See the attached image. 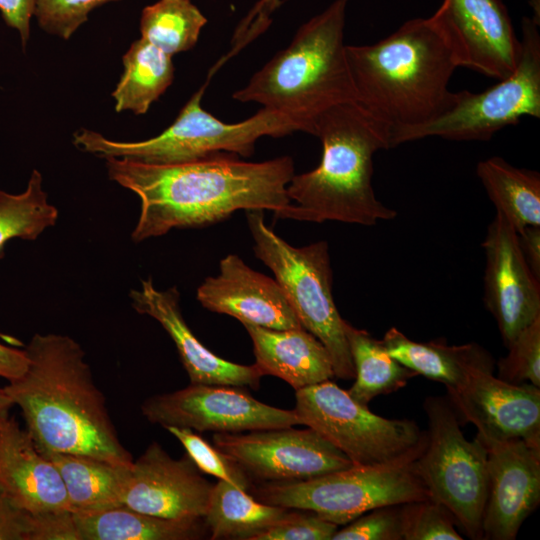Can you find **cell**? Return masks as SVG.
<instances>
[{"instance_id": "6da1fadb", "label": "cell", "mask_w": 540, "mask_h": 540, "mask_svg": "<svg viewBox=\"0 0 540 540\" xmlns=\"http://www.w3.org/2000/svg\"><path fill=\"white\" fill-rule=\"evenodd\" d=\"M218 153L175 164H149L106 158L108 176L140 199L131 233L134 242L172 229L200 228L221 222L237 210H269L290 204L287 185L295 174L290 156L249 162Z\"/></svg>"}, {"instance_id": "7a4b0ae2", "label": "cell", "mask_w": 540, "mask_h": 540, "mask_svg": "<svg viewBox=\"0 0 540 540\" xmlns=\"http://www.w3.org/2000/svg\"><path fill=\"white\" fill-rule=\"evenodd\" d=\"M25 373L4 386L40 452L81 454L130 466L85 352L73 338L39 334L25 349Z\"/></svg>"}, {"instance_id": "3957f363", "label": "cell", "mask_w": 540, "mask_h": 540, "mask_svg": "<svg viewBox=\"0 0 540 540\" xmlns=\"http://www.w3.org/2000/svg\"><path fill=\"white\" fill-rule=\"evenodd\" d=\"M313 135L322 144L321 161L315 169L293 175L287 185L290 204L275 218L371 226L396 217L372 186L374 154L392 148L385 122L348 102L320 114Z\"/></svg>"}, {"instance_id": "277c9868", "label": "cell", "mask_w": 540, "mask_h": 540, "mask_svg": "<svg viewBox=\"0 0 540 540\" xmlns=\"http://www.w3.org/2000/svg\"><path fill=\"white\" fill-rule=\"evenodd\" d=\"M357 103L391 132L423 124L450 103L457 68L430 17L405 21L368 45H347Z\"/></svg>"}, {"instance_id": "5b68a950", "label": "cell", "mask_w": 540, "mask_h": 540, "mask_svg": "<svg viewBox=\"0 0 540 540\" xmlns=\"http://www.w3.org/2000/svg\"><path fill=\"white\" fill-rule=\"evenodd\" d=\"M349 1L334 0L303 23L289 45L235 91L233 99L289 115L312 135L320 114L357 102L344 42Z\"/></svg>"}, {"instance_id": "8992f818", "label": "cell", "mask_w": 540, "mask_h": 540, "mask_svg": "<svg viewBox=\"0 0 540 540\" xmlns=\"http://www.w3.org/2000/svg\"><path fill=\"white\" fill-rule=\"evenodd\" d=\"M181 109L175 121L159 135L142 141L122 142L107 139L98 132L81 129L73 143L80 150L101 158H122L149 164H175L198 160L218 153L249 157L256 142L264 137H282L305 132L301 122L284 113L261 108L238 123H226L201 106L209 82Z\"/></svg>"}, {"instance_id": "52a82bcc", "label": "cell", "mask_w": 540, "mask_h": 540, "mask_svg": "<svg viewBox=\"0 0 540 540\" xmlns=\"http://www.w3.org/2000/svg\"><path fill=\"white\" fill-rule=\"evenodd\" d=\"M246 220L255 256L272 270L303 328L327 349L334 377L354 378L347 321L339 314L332 294L328 243L290 245L266 225L264 210H247Z\"/></svg>"}, {"instance_id": "ba28073f", "label": "cell", "mask_w": 540, "mask_h": 540, "mask_svg": "<svg viewBox=\"0 0 540 540\" xmlns=\"http://www.w3.org/2000/svg\"><path fill=\"white\" fill-rule=\"evenodd\" d=\"M521 55L516 69L479 93L452 92L449 105L418 126L391 132L392 148L427 137L454 141H489L523 117H540L539 22L523 17Z\"/></svg>"}, {"instance_id": "9c48e42d", "label": "cell", "mask_w": 540, "mask_h": 540, "mask_svg": "<svg viewBox=\"0 0 540 540\" xmlns=\"http://www.w3.org/2000/svg\"><path fill=\"white\" fill-rule=\"evenodd\" d=\"M300 424L315 430L355 466H386L417 459L426 431L412 420L387 419L356 402L330 380L296 390Z\"/></svg>"}, {"instance_id": "30bf717a", "label": "cell", "mask_w": 540, "mask_h": 540, "mask_svg": "<svg viewBox=\"0 0 540 540\" xmlns=\"http://www.w3.org/2000/svg\"><path fill=\"white\" fill-rule=\"evenodd\" d=\"M415 460L386 466L352 465L310 479L251 486L248 491L259 502L311 511L340 526L378 507L429 498Z\"/></svg>"}, {"instance_id": "8fae6325", "label": "cell", "mask_w": 540, "mask_h": 540, "mask_svg": "<svg viewBox=\"0 0 540 540\" xmlns=\"http://www.w3.org/2000/svg\"><path fill=\"white\" fill-rule=\"evenodd\" d=\"M427 441L415 460L429 498L445 506L466 536L482 539L488 491L487 449L476 437L469 441L447 397H427Z\"/></svg>"}, {"instance_id": "7c38bea8", "label": "cell", "mask_w": 540, "mask_h": 540, "mask_svg": "<svg viewBox=\"0 0 540 540\" xmlns=\"http://www.w3.org/2000/svg\"><path fill=\"white\" fill-rule=\"evenodd\" d=\"M144 417L162 427L198 432L240 433L299 425L296 412L264 404L238 386L190 383L187 387L146 399Z\"/></svg>"}, {"instance_id": "4fadbf2b", "label": "cell", "mask_w": 540, "mask_h": 540, "mask_svg": "<svg viewBox=\"0 0 540 540\" xmlns=\"http://www.w3.org/2000/svg\"><path fill=\"white\" fill-rule=\"evenodd\" d=\"M214 446L251 479L291 482L343 470L348 457L311 428L252 430L248 434L214 433Z\"/></svg>"}, {"instance_id": "5bb4252c", "label": "cell", "mask_w": 540, "mask_h": 540, "mask_svg": "<svg viewBox=\"0 0 540 540\" xmlns=\"http://www.w3.org/2000/svg\"><path fill=\"white\" fill-rule=\"evenodd\" d=\"M430 19L457 68L496 80L516 69L521 41L503 0H443Z\"/></svg>"}, {"instance_id": "9a60e30c", "label": "cell", "mask_w": 540, "mask_h": 540, "mask_svg": "<svg viewBox=\"0 0 540 540\" xmlns=\"http://www.w3.org/2000/svg\"><path fill=\"white\" fill-rule=\"evenodd\" d=\"M494 365L474 370L447 398L461 425L471 422L484 444L520 439L540 449V389L494 376Z\"/></svg>"}, {"instance_id": "2e32d148", "label": "cell", "mask_w": 540, "mask_h": 540, "mask_svg": "<svg viewBox=\"0 0 540 540\" xmlns=\"http://www.w3.org/2000/svg\"><path fill=\"white\" fill-rule=\"evenodd\" d=\"M485 252L484 303L507 348L518 333L540 317V284L519 245L518 234L496 212L482 242Z\"/></svg>"}, {"instance_id": "e0dca14e", "label": "cell", "mask_w": 540, "mask_h": 540, "mask_svg": "<svg viewBox=\"0 0 540 540\" xmlns=\"http://www.w3.org/2000/svg\"><path fill=\"white\" fill-rule=\"evenodd\" d=\"M212 489L187 454L173 459L160 444L152 442L133 460L122 503L163 518H204Z\"/></svg>"}, {"instance_id": "ac0fdd59", "label": "cell", "mask_w": 540, "mask_h": 540, "mask_svg": "<svg viewBox=\"0 0 540 540\" xmlns=\"http://www.w3.org/2000/svg\"><path fill=\"white\" fill-rule=\"evenodd\" d=\"M485 447L488 491L482 539L514 540L540 503V449L520 439Z\"/></svg>"}, {"instance_id": "d6986e66", "label": "cell", "mask_w": 540, "mask_h": 540, "mask_svg": "<svg viewBox=\"0 0 540 540\" xmlns=\"http://www.w3.org/2000/svg\"><path fill=\"white\" fill-rule=\"evenodd\" d=\"M196 297L209 311L232 316L242 324L275 330L303 327L278 282L235 254L221 259L218 275L205 278Z\"/></svg>"}, {"instance_id": "ffe728a7", "label": "cell", "mask_w": 540, "mask_h": 540, "mask_svg": "<svg viewBox=\"0 0 540 540\" xmlns=\"http://www.w3.org/2000/svg\"><path fill=\"white\" fill-rule=\"evenodd\" d=\"M132 307L158 321L177 348L190 383L249 386L258 388L264 376L256 364L241 365L225 360L207 349L186 324L176 286L158 290L151 277L141 280L129 293Z\"/></svg>"}, {"instance_id": "44dd1931", "label": "cell", "mask_w": 540, "mask_h": 540, "mask_svg": "<svg viewBox=\"0 0 540 540\" xmlns=\"http://www.w3.org/2000/svg\"><path fill=\"white\" fill-rule=\"evenodd\" d=\"M0 487L30 514L70 510L59 471L9 413L0 418Z\"/></svg>"}, {"instance_id": "7402d4cb", "label": "cell", "mask_w": 540, "mask_h": 540, "mask_svg": "<svg viewBox=\"0 0 540 540\" xmlns=\"http://www.w3.org/2000/svg\"><path fill=\"white\" fill-rule=\"evenodd\" d=\"M263 375L283 379L295 391L334 377L325 346L305 328L268 329L244 323Z\"/></svg>"}, {"instance_id": "603a6c76", "label": "cell", "mask_w": 540, "mask_h": 540, "mask_svg": "<svg viewBox=\"0 0 540 540\" xmlns=\"http://www.w3.org/2000/svg\"><path fill=\"white\" fill-rule=\"evenodd\" d=\"M382 342L395 360L417 375L442 383L447 391L460 388L474 370L494 365L491 355L476 343L418 342L395 327L385 333Z\"/></svg>"}, {"instance_id": "cb8c5ba5", "label": "cell", "mask_w": 540, "mask_h": 540, "mask_svg": "<svg viewBox=\"0 0 540 540\" xmlns=\"http://www.w3.org/2000/svg\"><path fill=\"white\" fill-rule=\"evenodd\" d=\"M41 453L59 471L71 512L96 513L123 505L132 464L127 466L81 454Z\"/></svg>"}, {"instance_id": "d4e9b609", "label": "cell", "mask_w": 540, "mask_h": 540, "mask_svg": "<svg viewBox=\"0 0 540 540\" xmlns=\"http://www.w3.org/2000/svg\"><path fill=\"white\" fill-rule=\"evenodd\" d=\"M81 540H195L209 533L204 519H169L124 505L109 510L73 513Z\"/></svg>"}, {"instance_id": "484cf974", "label": "cell", "mask_w": 540, "mask_h": 540, "mask_svg": "<svg viewBox=\"0 0 540 540\" xmlns=\"http://www.w3.org/2000/svg\"><path fill=\"white\" fill-rule=\"evenodd\" d=\"M292 510L259 502L247 491L219 480L213 485L203 519L212 540H252L258 533L288 518Z\"/></svg>"}, {"instance_id": "4316f807", "label": "cell", "mask_w": 540, "mask_h": 540, "mask_svg": "<svg viewBox=\"0 0 540 540\" xmlns=\"http://www.w3.org/2000/svg\"><path fill=\"white\" fill-rule=\"evenodd\" d=\"M476 173L489 199L517 233L540 226V175L501 157L480 161Z\"/></svg>"}, {"instance_id": "83f0119b", "label": "cell", "mask_w": 540, "mask_h": 540, "mask_svg": "<svg viewBox=\"0 0 540 540\" xmlns=\"http://www.w3.org/2000/svg\"><path fill=\"white\" fill-rule=\"evenodd\" d=\"M123 73L112 92L117 112L145 114L172 84V56L140 38L123 56Z\"/></svg>"}, {"instance_id": "f1b7e54d", "label": "cell", "mask_w": 540, "mask_h": 540, "mask_svg": "<svg viewBox=\"0 0 540 540\" xmlns=\"http://www.w3.org/2000/svg\"><path fill=\"white\" fill-rule=\"evenodd\" d=\"M346 336L355 368V382L347 391L359 404L368 407L373 398L404 387L417 374L395 360L382 340L347 322Z\"/></svg>"}, {"instance_id": "f546056e", "label": "cell", "mask_w": 540, "mask_h": 540, "mask_svg": "<svg viewBox=\"0 0 540 540\" xmlns=\"http://www.w3.org/2000/svg\"><path fill=\"white\" fill-rule=\"evenodd\" d=\"M207 18L191 0H158L140 17L141 38L173 56L192 49Z\"/></svg>"}, {"instance_id": "4dcf8cb0", "label": "cell", "mask_w": 540, "mask_h": 540, "mask_svg": "<svg viewBox=\"0 0 540 540\" xmlns=\"http://www.w3.org/2000/svg\"><path fill=\"white\" fill-rule=\"evenodd\" d=\"M57 218L58 210L48 202L38 170H33L22 193L0 190V259L9 240H36Z\"/></svg>"}, {"instance_id": "1f68e13d", "label": "cell", "mask_w": 540, "mask_h": 540, "mask_svg": "<svg viewBox=\"0 0 540 540\" xmlns=\"http://www.w3.org/2000/svg\"><path fill=\"white\" fill-rule=\"evenodd\" d=\"M403 540H462L456 521L439 502L426 498L401 504Z\"/></svg>"}, {"instance_id": "d6a6232c", "label": "cell", "mask_w": 540, "mask_h": 540, "mask_svg": "<svg viewBox=\"0 0 540 540\" xmlns=\"http://www.w3.org/2000/svg\"><path fill=\"white\" fill-rule=\"evenodd\" d=\"M165 429L176 437L201 473L212 475L245 491L251 487L247 474L218 448L212 446L190 428L167 426Z\"/></svg>"}, {"instance_id": "836d02e7", "label": "cell", "mask_w": 540, "mask_h": 540, "mask_svg": "<svg viewBox=\"0 0 540 540\" xmlns=\"http://www.w3.org/2000/svg\"><path fill=\"white\" fill-rule=\"evenodd\" d=\"M507 349L508 354L497 362V377L540 388V317L521 330Z\"/></svg>"}, {"instance_id": "e575fe53", "label": "cell", "mask_w": 540, "mask_h": 540, "mask_svg": "<svg viewBox=\"0 0 540 540\" xmlns=\"http://www.w3.org/2000/svg\"><path fill=\"white\" fill-rule=\"evenodd\" d=\"M120 0H36L34 16L49 34L69 39L95 8Z\"/></svg>"}, {"instance_id": "d590c367", "label": "cell", "mask_w": 540, "mask_h": 540, "mask_svg": "<svg viewBox=\"0 0 540 540\" xmlns=\"http://www.w3.org/2000/svg\"><path fill=\"white\" fill-rule=\"evenodd\" d=\"M332 540H403L401 504L372 509L338 529Z\"/></svg>"}, {"instance_id": "8d00e7d4", "label": "cell", "mask_w": 540, "mask_h": 540, "mask_svg": "<svg viewBox=\"0 0 540 540\" xmlns=\"http://www.w3.org/2000/svg\"><path fill=\"white\" fill-rule=\"evenodd\" d=\"M338 527L314 512L293 509L288 518L258 533L252 540H330Z\"/></svg>"}, {"instance_id": "74e56055", "label": "cell", "mask_w": 540, "mask_h": 540, "mask_svg": "<svg viewBox=\"0 0 540 540\" xmlns=\"http://www.w3.org/2000/svg\"><path fill=\"white\" fill-rule=\"evenodd\" d=\"M30 540H81L73 512L57 510L31 514Z\"/></svg>"}, {"instance_id": "f35d334b", "label": "cell", "mask_w": 540, "mask_h": 540, "mask_svg": "<svg viewBox=\"0 0 540 540\" xmlns=\"http://www.w3.org/2000/svg\"><path fill=\"white\" fill-rule=\"evenodd\" d=\"M31 514L18 507L0 487V540H30Z\"/></svg>"}, {"instance_id": "ab89813d", "label": "cell", "mask_w": 540, "mask_h": 540, "mask_svg": "<svg viewBox=\"0 0 540 540\" xmlns=\"http://www.w3.org/2000/svg\"><path fill=\"white\" fill-rule=\"evenodd\" d=\"M36 0H0V12L5 23L18 31L23 48L30 37V21Z\"/></svg>"}, {"instance_id": "60d3db41", "label": "cell", "mask_w": 540, "mask_h": 540, "mask_svg": "<svg viewBox=\"0 0 540 540\" xmlns=\"http://www.w3.org/2000/svg\"><path fill=\"white\" fill-rule=\"evenodd\" d=\"M280 4L281 0H259L237 28L257 36L267 28L270 15Z\"/></svg>"}, {"instance_id": "b9f144b4", "label": "cell", "mask_w": 540, "mask_h": 540, "mask_svg": "<svg viewBox=\"0 0 540 540\" xmlns=\"http://www.w3.org/2000/svg\"><path fill=\"white\" fill-rule=\"evenodd\" d=\"M28 367L25 350H19L0 343V377L12 381L21 377Z\"/></svg>"}, {"instance_id": "7bdbcfd3", "label": "cell", "mask_w": 540, "mask_h": 540, "mask_svg": "<svg viewBox=\"0 0 540 540\" xmlns=\"http://www.w3.org/2000/svg\"><path fill=\"white\" fill-rule=\"evenodd\" d=\"M517 234L529 267L535 276L540 278V226H528Z\"/></svg>"}, {"instance_id": "ee69618b", "label": "cell", "mask_w": 540, "mask_h": 540, "mask_svg": "<svg viewBox=\"0 0 540 540\" xmlns=\"http://www.w3.org/2000/svg\"><path fill=\"white\" fill-rule=\"evenodd\" d=\"M13 406V402L6 393L4 387H0V418L9 413V409Z\"/></svg>"}]
</instances>
